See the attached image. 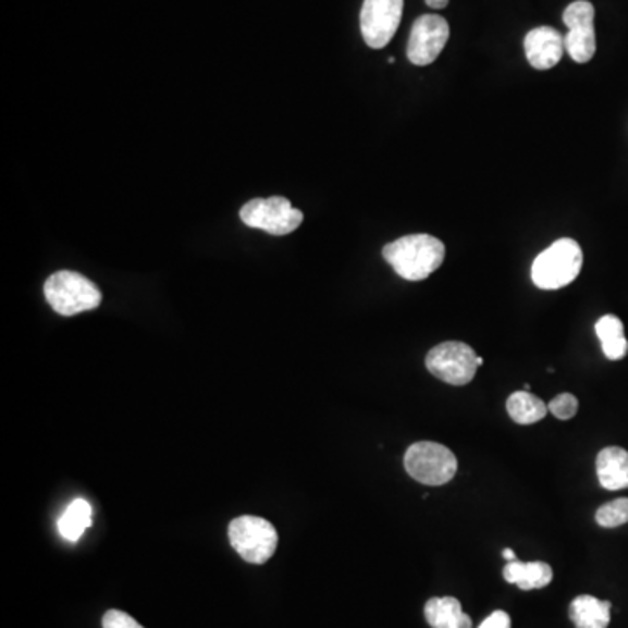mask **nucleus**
Here are the masks:
<instances>
[{"label": "nucleus", "mask_w": 628, "mask_h": 628, "mask_svg": "<svg viewBox=\"0 0 628 628\" xmlns=\"http://www.w3.org/2000/svg\"><path fill=\"white\" fill-rule=\"evenodd\" d=\"M477 358L479 356L473 352V347L451 341L439 344L428 353L427 369L444 383L465 386L473 381L479 369Z\"/></svg>", "instance_id": "obj_7"}, {"label": "nucleus", "mask_w": 628, "mask_h": 628, "mask_svg": "<svg viewBox=\"0 0 628 628\" xmlns=\"http://www.w3.org/2000/svg\"><path fill=\"white\" fill-rule=\"evenodd\" d=\"M524 49L532 69L549 71L561 62L566 51V42L563 34L555 28L538 27L532 28L524 39Z\"/></svg>", "instance_id": "obj_11"}, {"label": "nucleus", "mask_w": 628, "mask_h": 628, "mask_svg": "<svg viewBox=\"0 0 628 628\" xmlns=\"http://www.w3.org/2000/svg\"><path fill=\"white\" fill-rule=\"evenodd\" d=\"M569 618L576 628H607L611 621V602L592 595H580L571 602Z\"/></svg>", "instance_id": "obj_14"}, {"label": "nucleus", "mask_w": 628, "mask_h": 628, "mask_svg": "<svg viewBox=\"0 0 628 628\" xmlns=\"http://www.w3.org/2000/svg\"><path fill=\"white\" fill-rule=\"evenodd\" d=\"M248 227L262 229L271 236H286L303 224V211L292 207V202L282 196L268 199H251L239 211Z\"/></svg>", "instance_id": "obj_6"}, {"label": "nucleus", "mask_w": 628, "mask_h": 628, "mask_svg": "<svg viewBox=\"0 0 628 628\" xmlns=\"http://www.w3.org/2000/svg\"><path fill=\"white\" fill-rule=\"evenodd\" d=\"M598 477L607 491L628 489V453L621 447L602 448L598 456Z\"/></svg>", "instance_id": "obj_12"}, {"label": "nucleus", "mask_w": 628, "mask_h": 628, "mask_svg": "<svg viewBox=\"0 0 628 628\" xmlns=\"http://www.w3.org/2000/svg\"><path fill=\"white\" fill-rule=\"evenodd\" d=\"M581 268H583L581 246L575 239L563 237L554 245H550L545 251H541L532 262V282L541 291H558L571 285L580 274Z\"/></svg>", "instance_id": "obj_2"}, {"label": "nucleus", "mask_w": 628, "mask_h": 628, "mask_svg": "<svg viewBox=\"0 0 628 628\" xmlns=\"http://www.w3.org/2000/svg\"><path fill=\"white\" fill-rule=\"evenodd\" d=\"M503 576L508 583H514L520 590L543 589L554 578L552 567L545 563H519L512 561L503 569Z\"/></svg>", "instance_id": "obj_15"}, {"label": "nucleus", "mask_w": 628, "mask_h": 628, "mask_svg": "<svg viewBox=\"0 0 628 628\" xmlns=\"http://www.w3.org/2000/svg\"><path fill=\"white\" fill-rule=\"evenodd\" d=\"M405 470L424 485H444L454 479L457 459L451 448L435 442H418L405 453Z\"/></svg>", "instance_id": "obj_5"}, {"label": "nucleus", "mask_w": 628, "mask_h": 628, "mask_svg": "<svg viewBox=\"0 0 628 628\" xmlns=\"http://www.w3.org/2000/svg\"><path fill=\"white\" fill-rule=\"evenodd\" d=\"M427 4L430 5L431 10H444L447 8L448 0H427Z\"/></svg>", "instance_id": "obj_23"}, {"label": "nucleus", "mask_w": 628, "mask_h": 628, "mask_svg": "<svg viewBox=\"0 0 628 628\" xmlns=\"http://www.w3.org/2000/svg\"><path fill=\"white\" fill-rule=\"evenodd\" d=\"M93 526V508L86 500L72 501L58 520V531L66 541H79L86 529Z\"/></svg>", "instance_id": "obj_17"}, {"label": "nucleus", "mask_w": 628, "mask_h": 628, "mask_svg": "<svg viewBox=\"0 0 628 628\" xmlns=\"http://www.w3.org/2000/svg\"><path fill=\"white\" fill-rule=\"evenodd\" d=\"M506 410L510 418L519 424H534L549 412V405L529 392H517L506 402Z\"/></svg>", "instance_id": "obj_18"}, {"label": "nucleus", "mask_w": 628, "mask_h": 628, "mask_svg": "<svg viewBox=\"0 0 628 628\" xmlns=\"http://www.w3.org/2000/svg\"><path fill=\"white\" fill-rule=\"evenodd\" d=\"M451 28L440 14H422L410 30L407 58L418 66L431 65L447 45Z\"/></svg>", "instance_id": "obj_10"}, {"label": "nucleus", "mask_w": 628, "mask_h": 628, "mask_svg": "<svg viewBox=\"0 0 628 628\" xmlns=\"http://www.w3.org/2000/svg\"><path fill=\"white\" fill-rule=\"evenodd\" d=\"M404 0H365L361 5L360 28L367 46L386 48L401 27Z\"/></svg>", "instance_id": "obj_8"}, {"label": "nucleus", "mask_w": 628, "mask_h": 628, "mask_svg": "<svg viewBox=\"0 0 628 628\" xmlns=\"http://www.w3.org/2000/svg\"><path fill=\"white\" fill-rule=\"evenodd\" d=\"M578 405L580 404H578V398L575 395L563 393L550 402L549 410L561 421H567V419L575 418L576 412H578Z\"/></svg>", "instance_id": "obj_20"}, {"label": "nucleus", "mask_w": 628, "mask_h": 628, "mask_svg": "<svg viewBox=\"0 0 628 628\" xmlns=\"http://www.w3.org/2000/svg\"><path fill=\"white\" fill-rule=\"evenodd\" d=\"M424 616L433 628H471V618L463 611L461 602L454 598L430 599Z\"/></svg>", "instance_id": "obj_13"}, {"label": "nucleus", "mask_w": 628, "mask_h": 628, "mask_svg": "<svg viewBox=\"0 0 628 628\" xmlns=\"http://www.w3.org/2000/svg\"><path fill=\"white\" fill-rule=\"evenodd\" d=\"M45 295L49 306L62 317L93 311L101 303L100 288L91 280L74 271H60L49 276Z\"/></svg>", "instance_id": "obj_3"}, {"label": "nucleus", "mask_w": 628, "mask_h": 628, "mask_svg": "<svg viewBox=\"0 0 628 628\" xmlns=\"http://www.w3.org/2000/svg\"><path fill=\"white\" fill-rule=\"evenodd\" d=\"M593 19H595V10L589 0H576L564 11L563 22L569 28L564 42H566L567 54L576 63L590 62L598 49Z\"/></svg>", "instance_id": "obj_9"}, {"label": "nucleus", "mask_w": 628, "mask_h": 628, "mask_svg": "<svg viewBox=\"0 0 628 628\" xmlns=\"http://www.w3.org/2000/svg\"><path fill=\"white\" fill-rule=\"evenodd\" d=\"M101 625H103V628H144L128 613L119 609L107 611L103 619H101Z\"/></svg>", "instance_id": "obj_21"}, {"label": "nucleus", "mask_w": 628, "mask_h": 628, "mask_svg": "<svg viewBox=\"0 0 628 628\" xmlns=\"http://www.w3.org/2000/svg\"><path fill=\"white\" fill-rule=\"evenodd\" d=\"M229 541L246 563L266 564L276 552L278 532L262 517L243 515L229 524Z\"/></svg>", "instance_id": "obj_4"}, {"label": "nucleus", "mask_w": 628, "mask_h": 628, "mask_svg": "<svg viewBox=\"0 0 628 628\" xmlns=\"http://www.w3.org/2000/svg\"><path fill=\"white\" fill-rule=\"evenodd\" d=\"M595 334L602 344V352L609 360L625 358L628 353V341L625 338L624 323L615 315H606L595 323Z\"/></svg>", "instance_id": "obj_16"}, {"label": "nucleus", "mask_w": 628, "mask_h": 628, "mask_svg": "<svg viewBox=\"0 0 628 628\" xmlns=\"http://www.w3.org/2000/svg\"><path fill=\"white\" fill-rule=\"evenodd\" d=\"M383 257L407 282H422L444 264L445 245L430 234H409L384 246Z\"/></svg>", "instance_id": "obj_1"}, {"label": "nucleus", "mask_w": 628, "mask_h": 628, "mask_svg": "<svg viewBox=\"0 0 628 628\" xmlns=\"http://www.w3.org/2000/svg\"><path fill=\"white\" fill-rule=\"evenodd\" d=\"M503 558H506L508 563H512V561H517V555H515L514 550L505 549L503 550Z\"/></svg>", "instance_id": "obj_24"}, {"label": "nucleus", "mask_w": 628, "mask_h": 628, "mask_svg": "<svg viewBox=\"0 0 628 628\" xmlns=\"http://www.w3.org/2000/svg\"><path fill=\"white\" fill-rule=\"evenodd\" d=\"M601 528L613 529L624 526L628 522V497H619V500L609 501L606 505H602L595 514Z\"/></svg>", "instance_id": "obj_19"}, {"label": "nucleus", "mask_w": 628, "mask_h": 628, "mask_svg": "<svg viewBox=\"0 0 628 628\" xmlns=\"http://www.w3.org/2000/svg\"><path fill=\"white\" fill-rule=\"evenodd\" d=\"M510 616L506 615L505 611H494L479 628H510Z\"/></svg>", "instance_id": "obj_22"}]
</instances>
